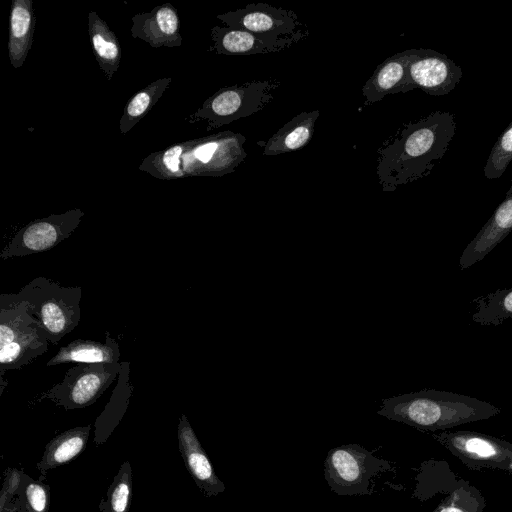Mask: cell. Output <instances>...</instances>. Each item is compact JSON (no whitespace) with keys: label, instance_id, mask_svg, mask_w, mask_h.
Returning a JSON list of instances; mask_svg holds the SVG:
<instances>
[{"label":"cell","instance_id":"6da1fadb","mask_svg":"<svg viewBox=\"0 0 512 512\" xmlns=\"http://www.w3.org/2000/svg\"><path fill=\"white\" fill-rule=\"evenodd\" d=\"M455 115L435 111L403 124L377 150L376 174L383 192H393L428 176L449 149Z\"/></svg>","mask_w":512,"mask_h":512},{"label":"cell","instance_id":"7a4b0ae2","mask_svg":"<svg viewBox=\"0 0 512 512\" xmlns=\"http://www.w3.org/2000/svg\"><path fill=\"white\" fill-rule=\"evenodd\" d=\"M500 412L498 407L474 397L422 390L383 400L378 414L421 431L435 432L486 420Z\"/></svg>","mask_w":512,"mask_h":512},{"label":"cell","instance_id":"3957f363","mask_svg":"<svg viewBox=\"0 0 512 512\" xmlns=\"http://www.w3.org/2000/svg\"><path fill=\"white\" fill-rule=\"evenodd\" d=\"M82 288L62 286L45 276L25 284L18 293L0 295V303H27V311L37 319L51 344H58L79 324Z\"/></svg>","mask_w":512,"mask_h":512},{"label":"cell","instance_id":"277c9868","mask_svg":"<svg viewBox=\"0 0 512 512\" xmlns=\"http://www.w3.org/2000/svg\"><path fill=\"white\" fill-rule=\"evenodd\" d=\"M280 85V80L268 78L222 87L208 97L187 120L189 123L207 121L206 130L211 131L251 116L269 105L274 98V91Z\"/></svg>","mask_w":512,"mask_h":512},{"label":"cell","instance_id":"5b68a950","mask_svg":"<svg viewBox=\"0 0 512 512\" xmlns=\"http://www.w3.org/2000/svg\"><path fill=\"white\" fill-rule=\"evenodd\" d=\"M390 463L359 444L331 448L324 461V478L339 496L372 495L373 480L390 470Z\"/></svg>","mask_w":512,"mask_h":512},{"label":"cell","instance_id":"8992f818","mask_svg":"<svg viewBox=\"0 0 512 512\" xmlns=\"http://www.w3.org/2000/svg\"><path fill=\"white\" fill-rule=\"evenodd\" d=\"M245 141L244 135L229 130L189 140L181 157L184 176L221 177L234 172L247 156Z\"/></svg>","mask_w":512,"mask_h":512},{"label":"cell","instance_id":"52a82bcc","mask_svg":"<svg viewBox=\"0 0 512 512\" xmlns=\"http://www.w3.org/2000/svg\"><path fill=\"white\" fill-rule=\"evenodd\" d=\"M121 371L120 363H78L69 368L61 382L44 392L40 400L49 399L66 410L90 406L114 382Z\"/></svg>","mask_w":512,"mask_h":512},{"label":"cell","instance_id":"ba28073f","mask_svg":"<svg viewBox=\"0 0 512 512\" xmlns=\"http://www.w3.org/2000/svg\"><path fill=\"white\" fill-rule=\"evenodd\" d=\"M83 217L84 212L74 208L32 220L15 233L2 249L0 258L6 260L48 251L69 238Z\"/></svg>","mask_w":512,"mask_h":512},{"label":"cell","instance_id":"9c48e42d","mask_svg":"<svg viewBox=\"0 0 512 512\" xmlns=\"http://www.w3.org/2000/svg\"><path fill=\"white\" fill-rule=\"evenodd\" d=\"M432 437L472 470L506 471L512 442L476 431H443Z\"/></svg>","mask_w":512,"mask_h":512},{"label":"cell","instance_id":"30bf717a","mask_svg":"<svg viewBox=\"0 0 512 512\" xmlns=\"http://www.w3.org/2000/svg\"><path fill=\"white\" fill-rule=\"evenodd\" d=\"M226 26L255 33L308 37L309 30L290 9L266 3H252L216 16Z\"/></svg>","mask_w":512,"mask_h":512},{"label":"cell","instance_id":"8fae6325","mask_svg":"<svg viewBox=\"0 0 512 512\" xmlns=\"http://www.w3.org/2000/svg\"><path fill=\"white\" fill-rule=\"evenodd\" d=\"M408 75L415 88L431 96H443L456 88L463 72L445 54L427 48H413Z\"/></svg>","mask_w":512,"mask_h":512},{"label":"cell","instance_id":"7c38bea8","mask_svg":"<svg viewBox=\"0 0 512 512\" xmlns=\"http://www.w3.org/2000/svg\"><path fill=\"white\" fill-rule=\"evenodd\" d=\"M210 36L213 44L209 51L227 56L280 52L304 39L300 36L255 33L228 26H213Z\"/></svg>","mask_w":512,"mask_h":512},{"label":"cell","instance_id":"4fadbf2b","mask_svg":"<svg viewBox=\"0 0 512 512\" xmlns=\"http://www.w3.org/2000/svg\"><path fill=\"white\" fill-rule=\"evenodd\" d=\"M177 438L184 465L197 487L206 497H214L223 493L226 489L225 484L216 475L208 455L185 414L179 418Z\"/></svg>","mask_w":512,"mask_h":512},{"label":"cell","instance_id":"5bb4252c","mask_svg":"<svg viewBox=\"0 0 512 512\" xmlns=\"http://www.w3.org/2000/svg\"><path fill=\"white\" fill-rule=\"evenodd\" d=\"M177 9L171 3L154 7L150 12L132 17L130 29L133 38L148 43L152 48H174L182 45Z\"/></svg>","mask_w":512,"mask_h":512},{"label":"cell","instance_id":"9a60e30c","mask_svg":"<svg viewBox=\"0 0 512 512\" xmlns=\"http://www.w3.org/2000/svg\"><path fill=\"white\" fill-rule=\"evenodd\" d=\"M412 49L396 53L379 64L362 87L364 106L382 100L385 96L406 93L415 87L408 75Z\"/></svg>","mask_w":512,"mask_h":512},{"label":"cell","instance_id":"2e32d148","mask_svg":"<svg viewBox=\"0 0 512 512\" xmlns=\"http://www.w3.org/2000/svg\"><path fill=\"white\" fill-rule=\"evenodd\" d=\"M512 231V184L505 199L496 208L493 215L480 229L477 235L464 249L459 266L467 269L481 261Z\"/></svg>","mask_w":512,"mask_h":512},{"label":"cell","instance_id":"e0dca14e","mask_svg":"<svg viewBox=\"0 0 512 512\" xmlns=\"http://www.w3.org/2000/svg\"><path fill=\"white\" fill-rule=\"evenodd\" d=\"M36 17L32 0H13L10 9L8 56L14 68L23 66L33 43Z\"/></svg>","mask_w":512,"mask_h":512},{"label":"cell","instance_id":"ac0fdd59","mask_svg":"<svg viewBox=\"0 0 512 512\" xmlns=\"http://www.w3.org/2000/svg\"><path fill=\"white\" fill-rule=\"evenodd\" d=\"M120 347L108 331L105 332V343L94 340L76 339L61 347L47 366L65 363H120Z\"/></svg>","mask_w":512,"mask_h":512},{"label":"cell","instance_id":"d6986e66","mask_svg":"<svg viewBox=\"0 0 512 512\" xmlns=\"http://www.w3.org/2000/svg\"><path fill=\"white\" fill-rule=\"evenodd\" d=\"M319 115V110L304 111L296 115L268 139L262 154L274 156L306 146L314 134Z\"/></svg>","mask_w":512,"mask_h":512},{"label":"cell","instance_id":"ffe728a7","mask_svg":"<svg viewBox=\"0 0 512 512\" xmlns=\"http://www.w3.org/2000/svg\"><path fill=\"white\" fill-rule=\"evenodd\" d=\"M130 363L121 362V371L109 402L95 421L94 442L104 444L125 414L133 391L129 373Z\"/></svg>","mask_w":512,"mask_h":512},{"label":"cell","instance_id":"44dd1931","mask_svg":"<svg viewBox=\"0 0 512 512\" xmlns=\"http://www.w3.org/2000/svg\"><path fill=\"white\" fill-rule=\"evenodd\" d=\"M88 35L96 61L108 81L121 62V46L115 33L94 11L88 14Z\"/></svg>","mask_w":512,"mask_h":512},{"label":"cell","instance_id":"7402d4cb","mask_svg":"<svg viewBox=\"0 0 512 512\" xmlns=\"http://www.w3.org/2000/svg\"><path fill=\"white\" fill-rule=\"evenodd\" d=\"M91 426H79L66 430L45 446L37 468L45 477L46 473L58 466L64 465L79 456L86 448Z\"/></svg>","mask_w":512,"mask_h":512},{"label":"cell","instance_id":"603a6c76","mask_svg":"<svg viewBox=\"0 0 512 512\" xmlns=\"http://www.w3.org/2000/svg\"><path fill=\"white\" fill-rule=\"evenodd\" d=\"M49 340L41 325L20 335L0 348V376L8 370H18L48 350Z\"/></svg>","mask_w":512,"mask_h":512},{"label":"cell","instance_id":"cb8c5ba5","mask_svg":"<svg viewBox=\"0 0 512 512\" xmlns=\"http://www.w3.org/2000/svg\"><path fill=\"white\" fill-rule=\"evenodd\" d=\"M171 81V77L157 79L137 91L128 100L119 121L121 135H126L150 112L169 87Z\"/></svg>","mask_w":512,"mask_h":512},{"label":"cell","instance_id":"d4e9b609","mask_svg":"<svg viewBox=\"0 0 512 512\" xmlns=\"http://www.w3.org/2000/svg\"><path fill=\"white\" fill-rule=\"evenodd\" d=\"M189 146V140L175 143L146 156L139 170L161 180L185 178L181 169V157Z\"/></svg>","mask_w":512,"mask_h":512},{"label":"cell","instance_id":"484cf974","mask_svg":"<svg viewBox=\"0 0 512 512\" xmlns=\"http://www.w3.org/2000/svg\"><path fill=\"white\" fill-rule=\"evenodd\" d=\"M477 311L472 320L480 325H500L512 318V288L497 290L474 301Z\"/></svg>","mask_w":512,"mask_h":512},{"label":"cell","instance_id":"4316f807","mask_svg":"<svg viewBox=\"0 0 512 512\" xmlns=\"http://www.w3.org/2000/svg\"><path fill=\"white\" fill-rule=\"evenodd\" d=\"M132 492V469L129 460H127L120 466L112 483L109 485L106 499H103L99 505L100 511L129 512Z\"/></svg>","mask_w":512,"mask_h":512},{"label":"cell","instance_id":"83f0119b","mask_svg":"<svg viewBox=\"0 0 512 512\" xmlns=\"http://www.w3.org/2000/svg\"><path fill=\"white\" fill-rule=\"evenodd\" d=\"M486 501L480 490L466 481L446 496L432 512H484Z\"/></svg>","mask_w":512,"mask_h":512},{"label":"cell","instance_id":"f1b7e54d","mask_svg":"<svg viewBox=\"0 0 512 512\" xmlns=\"http://www.w3.org/2000/svg\"><path fill=\"white\" fill-rule=\"evenodd\" d=\"M512 161V121L495 142L484 167L487 179L500 178Z\"/></svg>","mask_w":512,"mask_h":512},{"label":"cell","instance_id":"f546056e","mask_svg":"<svg viewBox=\"0 0 512 512\" xmlns=\"http://www.w3.org/2000/svg\"><path fill=\"white\" fill-rule=\"evenodd\" d=\"M20 488L24 491L27 507L30 512H48L50 503L49 486L31 479L23 473Z\"/></svg>","mask_w":512,"mask_h":512},{"label":"cell","instance_id":"4dcf8cb0","mask_svg":"<svg viewBox=\"0 0 512 512\" xmlns=\"http://www.w3.org/2000/svg\"><path fill=\"white\" fill-rule=\"evenodd\" d=\"M23 473L17 469H9L1 491V512L12 496L20 488Z\"/></svg>","mask_w":512,"mask_h":512},{"label":"cell","instance_id":"1f68e13d","mask_svg":"<svg viewBox=\"0 0 512 512\" xmlns=\"http://www.w3.org/2000/svg\"><path fill=\"white\" fill-rule=\"evenodd\" d=\"M7 381L3 378V376H0V395L2 394L3 392V389L5 388V386L7 385Z\"/></svg>","mask_w":512,"mask_h":512},{"label":"cell","instance_id":"d6a6232c","mask_svg":"<svg viewBox=\"0 0 512 512\" xmlns=\"http://www.w3.org/2000/svg\"><path fill=\"white\" fill-rule=\"evenodd\" d=\"M505 472L512 475V452H511V455H510L508 467H507Z\"/></svg>","mask_w":512,"mask_h":512},{"label":"cell","instance_id":"836d02e7","mask_svg":"<svg viewBox=\"0 0 512 512\" xmlns=\"http://www.w3.org/2000/svg\"><path fill=\"white\" fill-rule=\"evenodd\" d=\"M511 184H512V178H511Z\"/></svg>","mask_w":512,"mask_h":512}]
</instances>
